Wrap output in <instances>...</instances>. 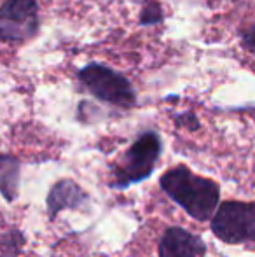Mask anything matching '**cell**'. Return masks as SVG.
I'll return each mask as SVG.
<instances>
[{"label": "cell", "mask_w": 255, "mask_h": 257, "mask_svg": "<svg viewBox=\"0 0 255 257\" xmlns=\"http://www.w3.org/2000/svg\"><path fill=\"white\" fill-rule=\"evenodd\" d=\"M159 186L170 200L199 222L211 220L220 205V186L215 180L192 173L185 165L164 172Z\"/></svg>", "instance_id": "1"}, {"label": "cell", "mask_w": 255, "mask_h": 257, "mask_svg": "<svg viewBox=\"0 0 255 257\" xmlns=\"http://www.w3.org/2000/svg\"><path fill=\"white\" fill-rule=\"evenodd\" d=\"M161 151L163 142L159 135L156 132H143L112 166V180L109 182V187L123 191L147 180L154 173Z\"/></svg>", "instance_id": "2"}, {"label": "cell", "mask_w": 255, "mask_h": 257, "mask_svg": "<svg viewBox=\"0 0 255 257\" xmlns=\"http://www.w3.org/2000/svg\"><path fill=\"white\" fill-rule=\"evenodd\" d=\"M211 233L227 245L255 243V201L229 200L210 220Z\"/></svg>", "instance_id": "3"}, {"label": "cell", "mask_w": 255, "mask_h": 257, "mask_svg": "<svg viewBox=\"0 0 255 257\" xmlns=\"http://www.w3.org/2000/svg\"><path fill=\"white\" fill-rule=\"evenodd\" d=\"M79 79L93 96L105 103L121 108H129L136 103V95L128 79L109 67L91 63L79 72Z\"/></svg>", "instance_id": "4"}, {"label": "cell", "mask_w": 255, "mask_h": 257, "mask_svg": "<svg viewBox=\"0 0 255 257\" xmlns=\"http://www.w3.org/2000/svg\"><path fill=\"white\" fill-rule=\"evenodd\" d=\"M39 28L35 0H6L0 11V35L4 42H23Z\"/></svg>", "instance_id": "5"}, {"label": "cell", "mask_w": 255, "mask_h": 257, "mask_svg": "<svg viewBox=\"0 0 255 257\" xmlns=\"http://www.w3.org/2000/svg\"><path fill=\"white\" fill-rule=\"evenodd\" d=\"M159 257H204L206 243L203 238L184 227L171 226L163 233L157 247Z\"/></svg>", "instance_id": "6"}, {"label": "cell", "mask_w": 255, "mask_h": 257, "mask_svg": "<svg viewBox=\"0 0 255 257\" xmlns=\"http://www.w3.org/2000/svg\"><path fill=\"white\" fill-rule=\"evenodd\" d=\"M89 203V194L70 179H62L48 194V215L55 219L63 210H79Z\"/></svg>", "instance_id": "7"}, {"label": "cell", "mask_w": 255, "mask_h": 257, "mask_svg": "<svg viewBox=\"0 0 255 257\" xmlns=\"http://www.w3.org/2000/svg\"><path fill=\"white\" fill-rule=\"evenodd\" d=\"M18 186H20V161L13 156H2L0 163V189L6 201H13L18 196Z\"/></svg>", "instance_id": "8"}, {"label": "cell", "mask_w": 255, "mask_h": 257, "mask_svg": "<svg viewBox=\"0 0 255 257\" xmlns=\"http://www.w3.org/2000/svg\"><path fill=\"white\" fill-rule=\"evenodd\" d=\"M25 245V234L20 229H6L2 233V257H18Z\"/></svg>", "instance_id": "9"}, {"label": "cell", "mask_w": 255, "mask_h": 257, "mask_svg": "<svg viewBox=\"0 0 255 257\" xmlns=\"http://www.w3.org/2000/svg\"><path fill=\"white\" fill-rule=\"evenodd\" d=\"M163 20V9L156 0H147L140 13V23L142 25H154Z\"/></svg>", "instance_id": "10"}, {"label": "cell", "mask_w": 255, "mask_h": 257, "mask_svg": "<svg viewBox=\"0 0 255 257\" xmlns=\"http://www.w3.org/2000/svg\"><path fill=\"white\" fill-rule=\"evenodd\" d=\"M243 46H245L246 51L255 56V25L243 34Z\"/></svg>", "instance_id": "11"}, {"label": "cell", "mask_w": 255, "mask_h": 257, "mask_svg": "<svg viewBox=\"0 0 255 257\" xmlns=\"http://www.w3.org/2000/svg\"><path fill=\"white\" fill-rule=\"evenodd\" d=\"M177 124H185L189 130H197L199 128V122H197V119L194 117L192 114H185L180 117V121H177Z\"/></svg>", "instance_id": "12"}, {"label": "cell", "mask_w": 255, "mask_h": 257, "mask_svg": "<svg viewBox=\"0 0 255 257\" xmlns=\"http://www.w3.org/2000/svg\"><path fill=\"white\" fill-rule=\"evenodd\" d=\"M253 119H255V110H253Z\"/></svg>", "instance_id": "13"}]
</instances>
